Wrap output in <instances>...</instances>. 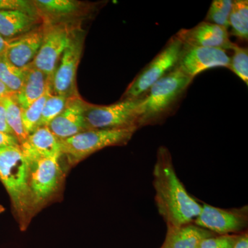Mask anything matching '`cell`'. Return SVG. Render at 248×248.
I'll return each instance as SVG.
<instances>
[{
    "instance_id": "cell-5",
    "label": "cell",
    "mask_w": 248,
    "mask_h": 248,
    "mask_svg": "<svg viewBox=\"0 0 248 248\" xmlns=\"http://www.w3.org/2000/svg\"><path fill=\"white\" fill-rule=\"evenodd\" d=\"M142 97L121 99L110 105H94L87 103L84 112L88 130L140 128Z\"/></svg>"
},
{
    "instance_id": "cell-1",
    "label": "cell",
    "mask_w": 248,
    "mask_h": 248,
    "mask_svg": "<svg viewBox=\"0 0 248 248\" xmlns=\"http://www.w3.org/2000/svg\"><path fill=\"white\" fill-rule=\"evenodd\" d=\"M153 174L155 202L167 228L193 223L202 205L187 193L177 177L172 155L166 146L158 148Z\"/></svg>"
},
{
    "instance_id": "cell-7",
    "label": "cell",
    "mask_w": 248,
    "mask_h": 248,
    "mask_svg": "<svg viewBox=\"0 0 248 248\" xmlns=\"http://www.w3.org/2000/svg\"><path fill=\"white\" fill-rule=\"evenodd\" d=\"M60 157L27 160L34 215L52 200L61 187L63 170Z\"/></svg>"
},
{
    "instance_id": "cell-34",
    "label": "cell",
    "mask_w": 248,
    "mask_h": 248,
    "mask_svg": "<svg viewBox=\"0 0 248 248\" xmlns=\"http://www.w3.org/2000/svg\"><path fill=\"white\" fill-rule=\"evenodd\" d=\"M5 210L4 207L0 204V214L2 213Z\"/></svg>"
},
{
    "instance_id": "cell-30",
    "label": "cell",
    "mask_w": 248,
    "mask_h": 248,
    "mask_svg": "<svg viewBox=\"0 0 248 248\" xmlns=\"http://www.w3.org/2000/svg\"><path fill=\"white\" fill-rule=\"evenodd\" d=\"M0 132L14 135L6 121L4 107L1 103H0Z\"/></svg>"
},
{
    "instance_id": "cell-11",
    "label": "cell",
    "mask_w": 248,
    "mask_h": 248,
    "mask_svg": "<svg viewBox=\"0 0 248 248\" xmlns=\"http://www.w3.org/2000/svg\"><path fill=\"white\" fill-rule=\"evenodd\" d=\"M230 60L231 57L223 49L183 45L177 68L194 79L211 68H229Z\"/></svg>"
},
{
    "instance_id": "cell-4",
    "label": "cell",
    "mask_w": 248,
    "mask_h": 248,
    "mask_svg": "<svg viewBox=\"0 0 248 248\" xmlns=\"http://www.w3.org/2000/svg\"><path fill=\"white\" fill-rule=\"evenodd\" d=\"M138 128L88 130L60 141L62 156L73 167L90 155L107 147L124 146L130 141Z\"/></svg>"
},
{
    "instance_id": "cell-2",
    "label": "cell",
    "mask_w": 248,
    "mask_h": 248,
    "mask_svg": "<svg viewBox=\"0 0 248 248\" xmlns=\"http://www.w3.org/2000/svg\"><path fill=\"white\" fill-rule=\"evenodd\" d=\"M0 182L9 194L21 230L25 231L35 215L29 186V162L21 148L0 153Z\"/></svg>"
},
{
    "instance_id": "cell-6",
    "label": "cell",
    "mask_w": 248,
    "mask_h": 248,
    "mask_svg": "<svg viewBox=\"0 0 248 248\" xmlns=\"http://www.w3.org/2000/svg\"><path fill=\"white\" fill-rule=\"evenodd\" d=\"M182 46V42L175 35L171 37L164 48L129 84L122 99H137L143 97L155 83L175 69Z\"/></svg>"
},
{
    "instance_id": "cell-24",
    "label": "cell",
    "mask_w": 248,
    "mask_h": 248,
    "mask_svg": "<svg viewBox=\"0 0 248 248\" xmlns=\"http://www.w3.org/2000/svg\"><path fill=\"white\" fill-rule=\"evenodd\" d=\"M232 4V1L231 0H214L208 10L205 22L228 29Z\"/></svg>"
},
{
    "instance_id": "cell-8",
    "label": "cell",
    "mask_w": 248,
    "mask_h": 248,
    "mask_svg": "<svg viewBox=\"0 0 248 248\" xmlns=\"http://www.w3.org/2000/svg\"><path fill=\"white\" fill-rule=\"evenodd\" d=\"M45 27L43 41L32 64L53 79L63 52L72 35L79 27L75 22L43 23Z\"/></svg>"
},
{
    "instance_id": "cell-18",
    "label": "cell",
    "mask_w": 248,
    "mask_h": 248,
    "mask_svg": "<svg viewBox=\"0 0 248 248\" xmlns=\"http://www.w3.org/2000/svg\"><path fill=\"white\" fill-rule=\"evenodd\" d=\"M217 235L193 223L167 228L166 238L160 248H198L206 238Z\"/></svg>"
},
{
    "instance_id": "cell-32",
    "label": "cell",
    "mask_w": 248,
    "mask_h": 248,
    "mask_svg": "<svg viewBox=\"0 0 248 248\" xmlns=\"http://www.w3.org/2000/svg\"><path fill=\"white\" fill-rule=\"evenodd\" d=\"M14 94V93L11 92L6 86H4L2 83L0 81V103L2 102L3 100L9 96Z\"/></svg>"
},
{
    "instance_id": "cell-21",
    "label": "cell",
    "mask_w": 248,
    "mask_h": 248,
    "mask_svg": "<svg viewBox=\"0 0 248 248\" xmlns=\"http://www.w3.org/2000/svg\"><path fill=\"white\" fill-rule=\"evenodd\" d=\"M25 71L9 61L4 53L0 55V81L11 92L16 94L22 87Z\"/></svg>"
},
{
    "instance_id": "cell-26",
    "label": "cell",
    "mask_w": 248,
    "mask_h": 248,
    "mask_svg": "<svg viewBox=\"0 0 248 248\" xmlns=\"http://www.w3.org/2000/svg\"><path fill=\"white\" fill-rule=\"evenodd\" d=\"M68 98L53 94L49 95L42 110L40 126H48L49 124L61 113L66 107Z\"/></svg>"
},
{
    "instance_id": "cell-16",
    "label": "cell",
    "mask_w": 248,
    "mask_h": 248,
    "mask_svg": "<svg viewBox=\"0 0 248 248\" xmlns=\"http://www.w3.org/2000/svg\"><path fill=\"white\" fill-rule=\"evenodd\" d=\"M27 160L61 157L60 141L48 126H40L30 134L20 145Z\"/></svg>"
},
{
    "instance_id": "cell-23",
    "label": "cell",
    "mask_w": 248,
    "mask_h": 248,
    "mask_svg": "<svg viewBox=\"0 0 248 248\" xmlns=\"http://www.w3.org/2000/svg\"><path fill=\"white\" fill-rule=\"evenodd\" d=\"M50 94L51 92L50 88L40 99L31 104L30 107L25 109H21L23 126L27 137L40 127L42 110L46 101Z\"/></svg>"
},
{
    "instance_id": "cell-20",
    "label": "cell",
    "mask_w": 248,
    "mask_h": 248,
    "mask_svg": "<svg viewBox=\"0 0 248 248\" xmlns=\"http://www.w3.org/2000/svg\"><path fill=\"white\" fill-rule=\"evenodd\" d=\"M229 27L231 33L239 40H248V1L234 0L232 1L229 17Z\"/></svg>"
},
{
    "instance_id": "cell-9",
    "label": "cell",
    "mask_w": 248,
    "mask_h": 248,
    "mask_svg": "<svg viewBox=\"0 0 248 248\" xmlns=\"http://www.w3.org/2000/svg\"><path fill=\"white\" fill-rule=\"evenodd\" d=\"M84 31L79 26L73 32L54 73L50 86L51 94L67 97L79 94L76 85L77 71L84 50Z\"/></svg>"
},
{
    "instance_id": "cell-29",
    "label": "cell",
    "mask_w": 248,
    "mask_h": 248,
    "mask_svg": "<svg viewBox=\"0 0 248 248\" xmlns=\"http://www.w3.org/2000/svg\"><path fill=\"white\" fill-rule=\"evenodd\" d=\"M12 148H20V143L13 135L0 132V153Z\"/></svg>"
},
{
    "instance_id": "cell-28",
    "label": "cell",
    "mask_w": 248,
    "mask_h": 248,
    "mask_svg": "<svg viewBox=\"0 0 248 248\" xmlns=\"http://www.w3.org/2000/svg\"><path fill=\"white\" fill-rule=\"evenodd\" d=\"M239 235H215L202 241L198 248H234Z\"/></svg>"
},
{
    "instance_id": "cell-22",
    "label": "cell",
    "mask_w": 248,
    "mask_h": 248,
    "mask_svg": "<svg viewBox=\"0 0 248 248\" xmlns=\"http://www.w3.org/2000/svg\"><path fill=\"white\" fill-rule=\"evenodd\" d=\"M14 94L5 98L1 103L4 107L7 123L21 145L27 138V135L23 126L21 108Z\"/></svg>"
},
{
    "instance_id": "cell-33",
    "label": "cell",
    "mask_w": 248,
    "mask_h": 248,
    "mask_svg": "<svg viewBox=\"0 0 248 248\" xmlns=\"http://www.w3.org/2000/svg\"><path fill=\"white\" fill-rule=\"evenodd\" d=\"M6 45H7V40L0 35V55L4 53L6 50Z\"/></svg>"
},
{
    "instance_id": "cell-31",
    "label": "cell",
    "mask_w": 248,
    "mask_h": 248,
    "mask_svg": "<svg viewBox=\"0 0 248 248\" xmlns=\"http://www.w3.org/2000/svg\"><path fill=\"white\" fill-rule=\"evenodd\" d=\"M234 248H248V236L247 232H243L239 235L235 243Z\"/></svg>"
},
{
    "instance_id": "cell-25",
    "label": "cell",
    "mask_w": 248,
    "mask_h": 248,
    "mask_svg": "<svg viewBox=\"0 0 248 248\" xmlns=\"http://www.w3.org/2000/svg\"><path fill=\"white\" fill-rule=\"evenodd\" d=\"M231 50L233 54L230 60L229 69L248 85V49L232 44Z\"/></svg>"
},
{
    "instance_id": "cell-12",
    "label": "cell",
    "mask_w": 248,
    "mask_h": 248,
    "mask_svg": "<svg viewBox=\"0 0 248 248\" xmlns=\"http://www.w3.org/2000/svg\"><path fill=\"white\" fill-rule=\"evenodd\" d=\"M87 103L79 94L68 97L61 113L49 124L48 128L60 141L87 130L84 118Z\"/></svg>"
},
{
    "instance_id": "cell-17",
    "label": "cell",
    "mask_w": 248,
    "mask_h": 248,
    "mask_svg": "<svg viewBox=\"0 0 248 248\" xmlns=\"http://www.w3.org/2000/svg\"><path fill=\"white\" fill-rule=\"evenodd\" d=\"M25 76L20 90L15 98L21 109L30 107L40 99L51 86L52 78L36 68L32 63L25 67Z\"/></svg>"
},
{
    "instance_id": "cell-15",
    "label": "cell",
    "mask_w": 248,
    "mask_h": 248,
    "mask_svg": "<svg viewBox=\"0 0 248 248\" xmlns=\"http://www.w3.org/2000/svg\"><path fill=\"white\" fill-rule=\"evenodd\" d=\"M33 2L43 23L72 22L91 10L90 4L76 0H35Z\"/></svg>"
},
{
    "instance_id": "cell-14",
    "label": "cell",
    "mask_w": 248,
    "mask_h": 248,
    "mask_svg": "<svg viewBox=\"0 0 248 248\" xmlns=\"http://www.w3.org/2000/svg\"><path fill=\"white\" fill-rule=\"evenodd\" d=\"M45 33L43 23L27 33L7 40L4 55L9 61L19 68L32 63L38 53Z\"/></svg>"
},
{
    "instance_id": "cell-27",
    "label": "cell",
    "mask_w": 248,
    "mask_h": 248,
    "mask_svg": "<svg viewBox=\"0 0 248 248\" xmlns=\"http://www.w3.org/2000/svg\"><path fill=\"white\" fill-rule=\"evenodd\" d=\"M0 10L17 11L31 16H39L33 1L26 0H0Z\"/></svg>"
},
{
    "instance_id": "cell-10",
    "label": "cell",
    "mask_w": 248,
    "mask_h": 248,
    "mask_svg": "<svg viewBox=\"0 0 248 248\" xmlns=\"http://www.w3.org/2000/svg\"><path fill=\"white\" fill-rule=\"evenodd\" d=\"M193 223L215 234H241L248 227V207L222 209L204 203Z\"/></svg>"
},
{
    "instance_id": "cell-19",
    "label": "cell",
    "mask_w": 248,
    "mask_h": 248,
    "mask_svg": "<svg viewBox=\"0 0 248 248\" xmlns=\"http://www.w3.org/2000/svg\"><path fill=\"white\" fill-rule=\"evenodd\" d=\"M42 23L39 16L0 10V35L6 40L27 33Z\"/></svg>"
},
{
    "instance_id": "cell-3",
    "label": "cell",
    "mask_w": 248,
    "mask_h": 248,
    "mask_svg": "<svg viewBox=\"0 0 248 248\" xmlns=\"http://www.w3.org/2000/svg\"><path fill=\"white\" fill-rule=\"evenodd\" d=\"M192 81L177 67L155 83L142 97L139 128L162 123L172 115Z\"/></svg>"
},
{
    "instance_id": "cell-13",
    "label": "cell",
    "mask_w": 248,
    "mask_h": 248,
    "mask_svg": "<svg viewBox=\"0 0 248 248\" xmlns=\"http://www.w3.org/2000/svg\"><path fill=\"white\" fill-rule=\"evenodd\" d=\"M183 45L231 50L232 42L228 29L216 24L202 22L190 29H182L175 35Z\"/></svg>"
}]
</instances>
